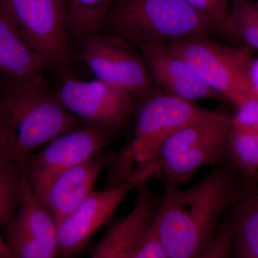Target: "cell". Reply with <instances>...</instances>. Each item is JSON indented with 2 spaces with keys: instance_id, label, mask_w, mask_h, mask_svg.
Listing matches in <instances>:
<instances>
[{
  "instance_id": "13",
  "label": "cell",
  "mask_w": 258,
  "mask_h": 258,
  "mask_svg": "<svg viewBox=\"0 0 258 258\" xmlns=\"http://www.w3.org/2000/svg\"><path fill=\"white\" fill-rule=\"evenodd\" d=\"M143 56L154 88L163 93L186 101L223 100L194 73L181 57L166 45L138 49Z\"/></svg>"
},
{
  "instance_id": "1",
  "label": "cell",
  "mask_w": 258,
  "mask_h": 258,
  "mask_svg": "<svg viewBox=\"0 0 258 258\" xmlns=\"http://www.w3.org/2000/svg\"><path fill=\"white\" fill-rule=\"evenodd\" d=\"M225 166L187 189L166 188L151 223L169 258H198L212 243L226 212L242 196Z\"/></svg>"
},
{
  "instance_id": "23",
  "label": "cell",
  "mask_w": 258,
  "mask_h": 258,
  "mask_svg": "<svg viewBox=\"0 0 258 258\" xmlns=\"http://www.w3.org/2000/svg\"><path fill=\"white\" fill-rule=\"evenodd\" d=\"M191 8L206 17L220 29L222 35L236 39L230 23L227 0H184Z\"/></svg>"
},
{
  "instance_id": "2",
  "label": "cell",
  "mask_w": 258,
  "mask_h": 258,
  "mask_svg": "<svg viewBox=\"0 0 258 258\" xmlns=\"http://www.w3.org/2000/svg\"><path fill=\"white\" fill-rule=\"evenodd\" d=\"M88 125L66 111L43 77L3 80L0 88V153L23 164L37 148Z\"/></svg>"
},
{
  "instance_id": "8",
  "label": "cell",
  "mask_w": 258,
  "mask_h": 258,
  "mask_svg": "<svg viewBox=\"0 0 258 258\" xmlns=\"http://www.w3.org/2000/svg\"><path fill=\"white\" fill-rule=\"evenodd\" d=\"M81 55L96 80L142 98L154 91L140 51L118 37L96 34L81 42Z\"/></svg>"
},
{
  "instance_id": "29",
  "label": "cell",
  "mask_w": 258,
  "mask_h": 258,
  "mask_svg": "<svg viewBox=\"0 0 258 258\" xmlns=\"http://www.w3.org/2000/svg\"><path fill=\"white\" fill-rule=\"evenodd\" d=\"M3 80H4V77L0 75V88H1L2 84H3Z\"/></svg>"
},
{
  "instance_id": "26",
  "label": "cell",
  "mask_w": 258,
  "mask_h": 258,
  "mask_svg": "<svg viewBox=\"0 0 258 258\" xmlns=\"http://www.w3.org/2000/svg\"><path fill=\"white\" fill-rule=\"evenodd\" d=\"M198 258H232V241L228 219L222 222L216 237Z\"/></svg>"
},
{
  "instance_id": "3",
  "label": "cell",
  "mask_w": 258,
  "mask_h": 258,
  "mask_svg": "<svg viewBox=\"0 0 258 258\" xmlns=\"http://www.w3.org/2000/svg\"><path fill=\"white\" fill-rule=\"evenodd\" d=\"M100 33L123 39L137 49L222 35L184 0H111Z\"/></svg>"
},
{
  "instance_id": "5",
  "label": "cell",
  "mask_w": 258,
  "mask_h": 258,
  "mask_svg": "<svg viewBox=\"0 0 258 258\" xmlns=\"http://www.w3.org/2000/svg\"><path fill=\"white\" fill-rule=\"evenodd\" d=\"M166 46L205 84L236 107L254 96L249 79L253 47L225 46L204 36L181 39Z\"/></svg>"
},
{
  "instance_id": "28",
  "label": "cell",
  "mask_w": 258,
  "mask_h": 258,
  "mask_svg": "<svg viewBox=\"0 0 258 258\" xmlns=\"http://www.w3.org/2000/svg\"><path fill=\"white\" fill-rule=\"evenodd\" d=\"M0 258H13L4 237L0 235Z\"/></svg>"
},
{
  "instance_id": "21",
  "label": "cell",
  "mask_w": 258,
  "mask_h": 258,
  "mask_svg": "<svg viewBox=\"0 0 258 258\" xmlns=\"http://www.w3.org/2000/svg\"><path fill=\"white\" fill-rule=\"evenodd\" d=\"M225 154L246 176L258 174V132H242L232 130Z\"/></svg>"
},
{
  "instance_id": "7",
  "label": "cell",
  "mask_w": 258,
  "mask_h": 258,
  "mask_svg": "<svg viewBox=\"0 0 258 258\" xmlns=\"http://www.w3.org/2000/svg\"><path fill=\"white\" fill-rule=\"evenodd\" d=\"M115 137L102 127L88 124L59 136L45 149L29 154L24 169L35 196L40 200L59 174L95 157Z\"/></svg>"
},
{
  "instance_id": "9",
  "label": "cell",
  "mask_w": 258,
  "mask_h": 258,
  "mask_svg": "<svg viewBox=\"0 0 258 258\" xmlns=\"http://www.w3.org/2000/svg\"><path fill=\"white\" fill-rule=\"evenodd\" d=\"M55 95L66 111L87 124L102 127L115 135L124 128L137 108V97L96 79L67 78Z\"/></svg>"
},
{
  "instance_id": "20",
  "label": "cell",
  "mask_w": 258,
  "mask_h": 258,
  "mask_svg": "<svg viewBox=\"0 0 258 258\" xmlns=\"http://www.w3.org/2000/svg\"><path fill=\"white\" fill-rule=\"evenodd\" d=\"M24 177V163L10 160L0 153V231L5 230L18 211Z\"/></svg>"
},
{
  "instance_id": "11",
  "label": "cell",
  "mask_w": 258,
  "mask_h": 258,
  "mask_svg": "<svg viewBox=\"0 0 258 258\" xmlns=\"http://www.w3.org/2000/svg\"><path fill=\"white\" fill-rule=\"evenodd\" d=\"M139 186L128 180L101 191H93L57 225V258H74L111 218L125 197Z\"/></svg>"
},
{
  "instance_id": "15",
  "label": "cell",
  "mask_w": 258,
  "mask_h": 258,
  "mask_svg": "<svg viewBox=\"0 0 258 258\" xmlns=\"http://www.w3.org/2000/svg\"><path fill=\"white\" fill-rule=\"evenodd\" d=\"M231 118L214 112L208 117L180 129L161 146L155 160L144 174L146 180L154 176L156 166L166 158L196 148L226 144L232 132Z\"/></svg>"
},
{
  "instance_id": "6",
  "label": "cell",
  "mask_w": 258,
  "mask_h": 258,
  "mask_svg": "<svg viewBox=\"0 0 258 258\" xmlns=\"http://www.w3.org/2000/svg\"><path fill=\"white\" fill-rule=\"evenodd\" d=\"M15 31L46 67L68 71L70 52L66 0H0Z\"/></svg>"
},
{
  "instance_id": "16",
  "label": "cell",
  "mask_w": 258,
  "mask_h": 258,
  "mask_svg": "<svg viewBox=\"0 0 258 258\" xmlns=\"http://www.w3.org/2000/svg\"><path fill=\"white\" fill-rule=\"evenodd\" d=\"M45 68L42 57L19 36L0 6V75L9 81H31L42 78Z\"/></svg>"
},
{
  "instance_id": "14",
  "label": "cell",
  "mask_w": 258,
  "mask_h": 258,
  "mask_svg": "<svg viewBox=\"0 0 258 258\" xmlns=\"http://www.w3.org/2000/svg\"><path fill=\"white\" fill-rule=\"evenodd\" d=\"M133 210L107 232L91 258H128L150 223L159 202L144 184Z\"/></svg>"
},
{
  "instance_id": "4",
  "label": "cell",
  "mask_w": 258,
  "mask_h": 258,
  "mask_svg": "<svg viewBox=\"0 0 258 258\" xmlns=\"http://www.w3.org/2000/svg\"><path fill=\"white\" fill-rule=\"evenodd\" d=\"M133 138L115 162L122 174L144 183V174L168 139L184 126L212 115L193 101L155 92L141 98L136 108Z\"/></svg>"
},
{
  "instance_id": "27",
  "label": "cell",
  "mask_w": 258,
  "mask_h": 258,
  "mask_svg": "<svg viewBox=\"0 0 258 258\" xmlns=\"http://www.w3.org/2000/svg\"><path fill=\"white\" fill-rule=\"evenodd\" d=\"M249 79L252 86V94L258 96V59L252 60L249 69Z\"/></svg>"
},
{
  "instance_id": "18",
  "label": "cell",
  "mask_w": 258,
  "mask_h": 258,
  "mask_svg": "<svg viewBox=\"0 0 258 258\" xmlns=\"http://www.w3.org/2000/svg\"><path fill=\"white\" fill-rule=\"evenodd\" d=\"M227 219L232 258H258V192L242 194Z\"/></svg>"
},
{
  "instance_id": "17",
  "label": "cell",
  "mask_w": 258,
  "mask_h": 258,
  "mask_svg": "<svg viewBox=\"0 0 258 258\" xmlns=\"http://www.w3.org/2000/svg\"><path fill=\"white\" fill-rule=\"evenodd\" d=\"M225 146L196 148L166 158L156 166L154 175L164 182L166 188H177L188 182L202 168L216 166L225 154Z\"/></svg>"
},
{
  "instance_id": "10",
  "label": "cell",
  "mask_w": 258,
  "mask_h": 258,
  "mask_svg": "<svg viewBox=\"0 0 258 258\" xmlns=\"http://www.w3.org/2000/svg\"><path fill=\"white\" fill-rule=\"evenodd\" d=\"M4 232L13 258H57V225L25 174L18 211Z\"/></svg>"
},
{
  "instance_id": "22",
  "label": "cell",
  "mask_w": 258,
  "mask_h": 258,
  "mask_svg": "<svg viewBox=\"0 0 258 258\" xmlns=\"http://www.w3.org/2000/svg\"><path fill=\"white\" fill-rule=\"evenodd\" d=\"M252 0H232L230 23L236 39L246 45L258 49V23L254 17Z\"/></svg>"
},
{
  "instance_id": "12",
  "label": "cell",
  "mask_w": 258,
  "mask_h": 258,
  "mask_svg": "<svg viewBox=\"0 0 258 258\" xmlns=\"http://www.w3.org/2000/svg\"><path fill=\"white\" fill-rule=\"evenodd\" d=\"M116 154L104 149L89 160L59 174L40 199L56 222L71 215L94 191L102 171L111 166Z\"/></svg>"
},
{
  "instance_id": "19",
  "label": "cell",
  "mask_w": 258,
  "mask_h": 258,
  "mask_svg": "<svg viewBox=\"0 0 258 258\" xmlns=\"http://www.w3.org/2000/svg\"><path fill=\"white\" fill-rule=\"evenodd\" d=\"M111 0H66L68 30L81 43L85 37L100 34Z\"/></svg>"
},
{
  "instance_id": "25",
  "label": "cell",
  "mask_w": 258,
  "mask_h": 258,
  "mask_svg": "<svg viewBox=\"0 0 258 258\" xmlns=\"http://www.w3.org/2000/svg\"><path fill=\"white\" fill-rule=\"evenodd\" d=\"M128 258H169L151 222Z\"/></svg>"
},
{
  "instance_id": "30",
  "label": "cell",
  "mask_w": 258,
  "mask_h": 258,
  "mask_svg": "<svg viewBox=\"0 0 258 258\" xmlns=\"http://www.w3.org/2000/svg\"><path fill=\"white\" fill-rule=\"evenodd\" d=\"M255 4H256V5H257V8H258V0H257V3H255Z\"/></svg>"
},
{
  "instance_id": "24",
  "label": "cell",
  "mask_w": 258,
  "mask_h": 258,
  "mask_svg": "<svg viewBox=\"0 0 258 258\" xmlns=\"http://www.w3.org/2000/svg\"><path fill=\"white\" fill-rule=\"evenodd\" d=\"M231 122L232 130L258 132V96L251 97L237 106V111Z\"/></svg>"
}]
</instances>
